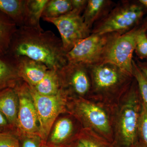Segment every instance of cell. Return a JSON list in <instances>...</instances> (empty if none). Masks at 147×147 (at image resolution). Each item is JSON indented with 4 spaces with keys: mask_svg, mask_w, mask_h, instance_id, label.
<instances>
[{
    "mask_svg": "<svg viewBox=\"0 0 147 147\" xmlns=\"http://www.w3.org/2000/svg\"><path fill=\"white\" fill-rule=\"evenodd\" d=\"M7 54L15 57H27L57 71L68 63L61 39L51 31L42 28H17Z\"/></svg>",
    "mask_w": 147,
    "mask_h": 147,
    "instance_id": "obj_1",
    "label": "cell"
},
{
    "mask_svg": "<svg viewBox=\"0 0 147 147\" xmlns=\"http://www.w3.org/2000/svg\"><path fill=\"white\" fill-rule=\"evenodd\" d=\"M147 13V7L139 1H123L94 24L91 34L125 33L142 24Z\"/></svg>",
    "mask_w": 147,
    "mask_h": 147,
    "instance_id": "obj_2",
    "label": "cell"
},
{
    "mask_svg": "<svg viewBox=\"0 0 147 147\" xmlns=\"http://www.w3.org/2000/svg\"><path fill=\"white\" fill-rule=\"evenodd\" d=\"M123 34L118 32L91 34L78 42L66 55L68 63L91 66L104 62L114 40Z\"/></svg>",
    "mask_w": 147,
    "mask_h": 147,
    "instance_id": "obj_3",
    "label": "cell"
},
{
    "mask_svg": "<svg viewBox=\"0 0 147 147\" xmlns=\"http://www.w3.org/2000/svg\"><path fill=\"white\" fill-rule=\"evenodd\" d=\"M29 88L36 109L39 136L46 143L55 120L65 111L67 95L61 89L55 95H41Z\"/></svg>",
    "mask_w": 147,
    "mask_h": 147,
    "instance_id": "obj_4",
    "label": "cell"
},
{
    "mask_svg": "<svg viewBox=\"0 0 147 147\" xmlns=\"http://www.w3.org/2000/svg\"><path fill=\"white\" fill-rule=\"evenodd\" d=\"M82 13L79 11L72 9L58 18H42L44 21L53 24L57 27L66 54L91 34L90 29L84 22Z\"/></svg>",
    "mask_w": 147,
    "mask_h": 147,
    "instance_id": "obj_5",
    "label": "cell"
},
{
    "mask_svg": "<svg viewBox=\"0 0 147 147\" xmlns=\"http://www.w3.org/2000/svg\"><path fill=\"white\" fill-rule=\"evenodd\" d=\"M88 67L92 89L100 93L118 91L125 88L133 77L117 66L109 62H103Z\"/></svg>",
    "mask_w": 147,
    "mask_h": 147,
    "instance_id": "obj_6",
    "label": "cell"
},
{
    "mask_svg": "<svg viewBox=\"0 0 147 147\" xmlns=\"http://www.w3.org/2000/svg\"><path fill=\"white\" fill-rule=\"evenodd\" d=\"M145 26L144 19L139 26L119 36L112 43L104 62L114 64L125 72L133 76L132 61L136 39Z\"/></svg>",
    "mask_w": 147,
    "mask_h": 147,
    "instance_id": "obj_7",
    "label": "cell"
},
{
    "mask_svg": "<svg viewBox=\"0 0 147 147\" xmlns=\"http://www.w3.org/2000/svg\"><path fill=\"white\" fill-rule=\"evenodd\" d=\"M61 89L67 95L81 97L86 95L92 89L88 66L80 63H68L57 71Z\"/></svg>",
    "mask_w": 147,
    "mask_h": 147,
    "instance_id": "obj_8",
    "label": "cell"
},
{
    "mask_svg": "<svg viewBox=\"0 0 147 147\" xmlns=\"http://www.w3.org/2000/svg\"><path fill=\"white\" fill-rule=\"evenodd\" d=\"M14 88L19 100L16 135L39 136L36 109L28 85L22 80Z\"/></svg>",
    "mask_w": 147,
    "mask_h": 147,
    "instance_id": "obj_9",
    "label": "cell"
},
{
    "mask_svg": "<svg viewBox=\"0 0 147 147\" xmlns=\"http://www.w3.org/2000/svg\"><path fill=\"white\" fill-rule=\"evenodd\" d=\"M138 96L135 86L132 87L120 113L119 134L123 144L127 147L134 145L138 131L140 109Z\"/></svg>",
    "mask_w": 147,
    "mask_h": 147,
    "instance_id": "obj_10",
    "label": "cell"
},
{
    "mask_svg": "<svg viewBox=\"0 0 147 147\" xmlns=\"http://www.w3.org/2000/svg\"><path fill=\"white\" fill-rule=\"evenodd\" d=\"M74 103V111L78 117L99 132L107 134L110 126L108 115L98 105L79 99Z\"/></svg>",
    "mask_w": 147,
    "mask_h": 147,
    "instance_id": "obj_11",
    "label": "cell"
},
{
    "mask_svg": "<svg viewBox=\"0 0 147 147\" xmlns=\"http://www.w3.org/2000/svg\"><path fill=\"white\" fill-rule=\"evenodd\" d=\"M17 58L19 77L29 86H35L44 78L49 69L44 64L27 57Z\"/></svg>",
    "mask_w": 147,
    "mask_h": 147,
    "instance_id": "obj_12",
    "label": "cell"
},
{
    "mask_svg": "<svg viewBox=\"0 0 147 147\" xmlns=\"http://www.w3.org/2000/svg\"><path fill=\"white\" fill-rule=\"evenodd\" d=\"M18 59L7 54L0 57V90L14 88L22 79L18 75Z\"/></svg>",
    "mask_w": 147,
    "mask_h": 147,
    "instance_id": "obj_13",
    "label": "cell"
},
{
    "mask_svg": "<svg viewBox=\"0 0 147 147\" xmlns=\"http://www.w3.org/2000/svg\"><path fill=\"white\" fill-rule=\"evenodd\" d=\"M19 100L15 88L0 90V112L5 117L11 128L16 127Z\"/></svg>",
    "mask_w": 147,
    "mask_h": 147,
    "instance_id": "obj_14",
    "label": "cell"
},
{
    "mask_svg": "<svg viewBox=\"0 0 147 147\" xmlns=\"http://www.w3.org/2000/svg\"><path fill=\"white\" fill-rule=\"evenodd\" d=\"M113 2L108 0L88 1L82 16L85 24L91 30L94 24L113 8Z\"/></svg>",
    "mask_w": 147,
    "mask_h": 147,
    "instance_id": "obj_15",
    "label": "cell"
},
{
    "mask_svg": "<svg viewBox=\"0 0 147 147\" xmlns=\"http://www.w3.org/2000/svg\"><path fill=\"white\" fill-rule=\"evenodd\" d=\"M28 0H0V11L7 15L18 28L26 26Z\"/></svg>",
    "mask_w": 147,
    "mask_h": 147,
    "instance_id": "obj_16",
    "label": "cell"
},
{
    "mask_svg": "<svg viewBox=\"0 0 147 147\" xmlns=\"http://www.w3.org/2000/svg\"><path fill=\"white\" fill-rule=\"evenodd\" d=\"M73 128V123L70 119H60L54 125L50 137L47 139L48 142L46 144L53 146L60 147L71 136Z\"/></svg>",
    "mask_w": 147,
    "mask_h": 147,
    "instance_id": "obj_17",
    "label": "cell"
},
{
    "mask_svg": "<svg viewBox=\"0 0 147 147\" xmlns=\"http://www.w3.org/2000/svg\"><path fill=\"white\" fill-rule=\"evenodd\" d=\"M17 28L16 24L9 17L0 11V57L7 54Z\"/></svg>",
    "mask_w": 147,
    "mask_h": 147,
    "instance_id": "obj_18",
    "label": "cell"
},
{
    "mask_svg": "<svg viewBox=\"0 0 147 147\" xmlns=\"http://www.w3.org/2000/svg\"><path fill=\"white\" fill-rule=\"evenodd\" d=\"M30 88L41 95L51 96L57 94L61 90L57 71L48 69L42 80L35 86Z\"/></svg>",
    "mask_w": 147,
    "mask_h": 147,
    "instance_id": "obj_19",
    "label": "cell"
},
{
    "mask_svg": "<svg viewBox=\"0 0 147 147\" xmlns=\"http://www.w3.org/2000/svg\"><path fill=\"white\" fill-rule=\"evenodd\" d=\"M48 0H28L27 1V27L42 28L40 20Z\"/></svg>",
    "mask_w": 147,
    "mask_h": 147,
    "instance_id": "obj_20",
    "label": "cell"
},
{
    "mask_svg": "<svg viewBox=\"0 0 147 147\" xmlns=\"http://www.w3.org/2000/svg\"><path fill=\"white\" fill-rule=\"evenodd\" d=\"M71 0H48L42 12V18H56L72 10Z\"/></svg>",
    "mask_w": 147,
    "mask_h": 147,
    "instance_id": "obj_21",
    "label": "cell"
},
{
    "mask_svg": "<svg viewBox=\"0 0 147 147\" xmlns=\"http://www.w3.org/2000/svg\"><path fill=\"white\" fill-rule=\"evenodd\" d=\"M132 75L137 82L143 103L147 108V77L134 60L132 61Z\"/></svg>",
    "mask_w": 147,
    "mask_h": 147,
    "instance_id": "obj_22",
    "label": "cell"
},
{
    "mask_svg": "<svg viewBox=\"0 0 147 147\" xmlns=\"http://www.w3.org/2000/svg\"><path fill=\"white\" fill-rule=\"evenodd\" d=\"M144 28L139 33L136 39L134 51L141 59H147V36L146 33V22Z\"/></svg>",
    "mask_w": 147,
    "mask_h": 147,
    "instance_id": "obj_23",
    "label": "cell"
},
{
    "mask_svg": "<svg viewBox=\"0 0 147 147\" xmlns=\"http://www.w3.org/2000/svg\"><path fill=\"white\" fill-rule=\"evenodd\" d=\"M138 131L142 137L143 143L147 147V108L143 103L140 108Z\"/></svg>",
    "mask_w": 147,
    "mask_h": 147,
    "instance_id": "obj_24",
    "label": "cell"
},
{
    "mask_svg": "<svg viewBox=\"0 0 147 147\" xmlns=\"http://www.w3.org/2000/svg\"><path fill=\"white\" fill-rule=\"evenodd\" d=\"M0 147H21L18 136L9 131H1Z\"/></svg>",
    "mask_w": 147,
    "mask_h": 147,
    "instance_id": "obj_25",
    "label": "cell"
},
{
    "mask_svg": "<svg viewBox=\"0 0 147 147\" xmlns=\"http://www.w3.org/2000/svg\"><path fill=\"white\" fill-rule=\"evenodd\" d=\"M18 137L21 147H42L44 143L38 135H21Z\"/></svg>",
    "mask_w": 147,
    "mask_h": 147,
    "instance_id": "obj_26",
    "label": "cell"
},
{
    "mask_svg": "<svg viewBox=\"0 0 147 147\" xmlns=\"http://www.w3.org/2000/svg\"><path fill=\"white\" fill-rule=\"evenodd\" d=\"M72 9L84 12L88 2V0H71Z\"/></svg>",
    "mask_w": 147,
    "mask_h": 147,
    "instance_id": "obj_27",
    "label": "cell"
},
{
    "mask_svg": "<svg viewBox=\"0 0 147 147\" xmlns=\"http://www.w3.org/2000/svg\"><path fill=\"white\" fill-rule=\"evenodd\" d=\"M8 128H11V127L5 117L0 112V132L8 131H6V129Z\"/></svg>",
    "mask_w": 147,
    "mask_h": 147,
    "instance_id": "obj_28",
    "label": "cell"
},
{
    "mask_svg": "<svg viewBox=\"0 0 147 147\" xmlns=\"http://www.w3.org/2000/svg\"><path fill=\"white\" fill-rule=\"evenodd\" d=\"M79 140L84 144L86 147H105L91 139L82 138Z\"/></svg>",
    "mask_w": 147,
    "mask_h": 147,
    "instance_id": "obj_29",
    "label": "cell"
},
{
    "mask_svg": "<svg viewBox=\"0 0 147 147\" xmlns=\"http://www.w3.org/2000/svg\"><path fill=\"white\" fill-rule=\"evenodd\" d=\"M136 62L139 68L147 77V64L145 63L139 61H137Z\"/></svg>",
    "mask_w": 147,
    "mask_h": 147,
    "instance_id": "obj_30",
    "label": "cell"
},
{
    "mask_svg": "<svg viewBox=\"0 0 147 147\" xmlns=\"http://www.w3.org/2000/svg\"><path fill=\"white\" fill-rule=\"evenodd\" d=\"M71 147H86V146L80 140H79L78 142H76V144Z\"/></svg>",
    "mask_w": 147,
    "mask_h": 147,
    "instance_id": "obj_31",
    "label": "cell"
},
{
    "mask_svg": "<svg viewBox=\"0 0 147 147\" xmlns=\"http://www.w3.org/2000/svg\"><path fill=\"white\" fill-rule=\"evenodd\" d=\"M139 1L147 8V0H139Z\"/></svg>",
    "mask_w": 147,
    "mask_h": 147,
    "instance_id": "obj_32",
    "label": "cell"
},
{
    "mask_svg": "<svg viewBox=\"0 0 147 147\" xmlns=\"http://www.w3.org/2000/svg\"><path fill=\"white\" fill-rule=\"evenodd\" d=\"M42 147H56L53 146H50V145L47 144L46 143H43L42 144Z\"/></svg>",
    "mask_w": 147,
    "mask_h": 147,
    "instance_id": "obj_33",
    "label": "cell"
},
{
    "mask_svg": "<svg viewBox=\"0 0 147 147\" xmlns=\"http://www.w3.org/2000/svg\"><path fill=\"white\" fill-rule=\"evenodd\" d=\"M147 147L145 146L144 144V143H140V144H138V145H137V147Z\"/></svg>",
    "mask_w": 147,
    "mask_h": 147,
    "instance_id": "obj_34",
    "label": "cell"
},
{
    "mask_svg": "<svg viewBox=\"0 0 147 147\" xmlns=\"http://www.w3.org/2000/svg\"><path fill=\"white\" fill-rule=\"evenodd\" d=\"M145 22H146V33L147 36V17L146 18H145Z\"/></svg>",
    "mask_w": 147,
    "mask_h": 147,
    "instance_id": "obj_35",
    "label": "cell"
},
{
    "mask_svg": "<svg viewBox=\"0 0 147 147\" xmlns=\"http://www.w3.org/2000/svg\"></svg>",
    "mask_w": 147,
    "mask_h": 147,
    "instance_id": "obj_36",
    "label": "cell"
}]
</instances>
